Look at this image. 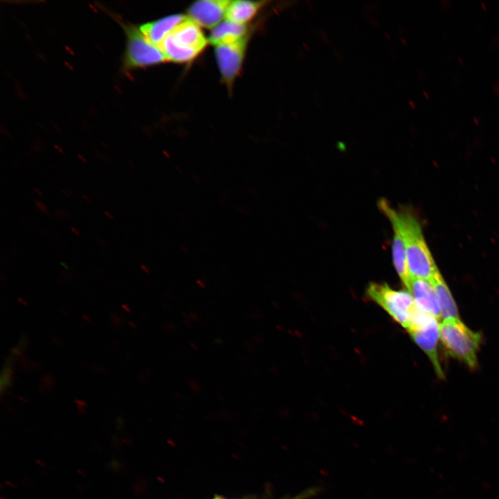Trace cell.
Returning <instances> with one entry per match:
<instances>
[{
  "mask_svg": "<svg viewBox=\"0 0 499 499\" xmlns=\"http://www.w3.org/2000/svg\"><path fill=\"white\" fill-rule=\"evenodd\" d=\"M213 499H226L222 496H215V497Z\"/></svg>",
  "mask_w": 499,
  "mask_h": 499,
  "instance_id": "obj_23",
  "label": "cell"
},
{
  "mask_svg": "<svg viewBox=\"0 0 499 499\" xmlns=\"http://www.w3.org/2000/svg\"><path fill=\"white\" fill-rule=\"evenodd\" d=\"M98 240H99V243H100V245H104V246H105V243H104V242H103V240H102V238H98Z\"/></svg>",
  "mask_w": 499,
  "mask_h": 499,
  "instance_id": "obj_24",
  "label": "cell"
},
{
  "mask_svg": "<svg viewBox=\"0 0 499 499\" xmlns=\"http://www.w3.org/2000/svg\"><path fill=\"white\" fill-rule=\"evenodd\" d=\"M35 203L38 209L43 213L47 214L49 213L47 207L42 202L35 200Z\"/></svg>",
  "mask_w": 499,
  "mask_h": 499,
  "instance_id": "obj_16",
  "label": "cell"
},
{
  "mask_svg": "<svg viewBox=\"0 0 499 499\" xmlns=\"http://www.w3.org/2000/svg\"><path fill=\"white\" fill-rule=\"evenodd\" d=\"M104 213H105V215L107 218H109L110 219H112V220L114 219V217H113L112 214L110 213V212L105 211L104 212Z\"/></svg>",
  "mask_w": 499,
  "mask_h": 499,
  "instance_id": "obj_18",
  "label": "cell"
},
{
  "mask_svg": "<svg viewBox=\"0 0 499 499\" xmlns=\"http://www.w3.org/2000/svg\"><path fill=\"white\" fill-rule=\"evenodd\" d=\"M394 231L392 257L395 270L404 286L408 288L410 276L408 270L405 245L399 229L392 225Z\"/></svg>",
  "mask_w": 499,
  "mask_h": 499,
  "instance_id": "obj_12",
  "label": "cell"
},
{
  "mask_svg": "<svg viewBox=\"0 0 499 499\" xmlns=\"http://www.w3.org/2000/svg\"><path fill=\"white\" fill-rule=\"evenodd\" d=\"M378 205L391 225H396L403 236L410 278L432 283L441 274L426 244L417 218L410 211L392 208L385 199L379 200Z\"/></svg>",
  "mask_w": 499,
  "mask_h": 499,
  "instance_id": "obj_1",
  "label": "cell"
},
{
  "mask_svg": "<svg viewBox=\"0 0 499 499\" xmlns=\"http://www.w3.org/2000/svg\"><path fill=\"white\" fill-rule=\"evenodd\" d=\"M56 213H57V214H58V216H60V218H61V217H63V218H67V211H63V210H58V211H56Z\"/></svg>",
  "mask_w": 499,
  "mask_h": 499,
  "instance_id": "obj_17",
  "label": "cell"
},
{
  "mask_svg": "<svg viewBox=\"0 0 499 499\" xmlns=\"http://www.w3.org/2000/svg\"><path fill=\"white\" fill-rule=\"evenodd\" d=\"M265 3L240 0L230 1L226 10L225 19L245 25L256 16Z\"/></svg>",
  "mask_w": 499,
  "mask_h": 499,
  "instance_id": "obj_13",
  "label": "cell"
},
{
  "mask_svg": "<svg viewBox=\"0 0 499 499\" xmlns=\"http://www.w3.org/2000/svg\"><path fill=\"white\" fill-rule=\"evenodd\" d=\"M168 35L177 46L199 54L209 42L200 26L190 19L188 16Z\"/></svg>",
  "mask_w": 499,
  "mask_h": 499,
  "instance_id": "obj_8",
  "label": "cell"
},
{
  "mask_svg": "<svg viewBox=\"0 0 499 499\" xmlns=\"http://www.w3.org/2000/svg\"><path fill=\"white\" fill-rule=\"evenodd\" d=\"M35 191L40 195L44 196L43 193H42L40 190H38V189L35 188Z\"/></svg>",
  "mask_w": 499,
  "mask_h": 499,
  "instance_id": "obj_21",
  "label": "cell"
},
{
  "mask_svg": "<svg viewBox=\"0 0 499 499\" xmlns=\"http://www.w3.org/2000/svg\"><path fill=\"white\" fill-rule=\"evenodd\" d=\"M122 307H123V308H125V309L126 310V311H128V312H130V309L128 308V306L127 307L125 304H123V305H122Z\"/></svg>",
  "mask_w": 499,
  "mask_h": 499,
  "instance_id": "obj_22",
  "label": "cell"
},
{
  "mask_svg": "<svg viewBox=\"0 0 499 499\" xmlns=\"http://www.w3.org/2000/svg\"><path fill=\"white\" fill-rule=\"evenodd\" d=\"M439 339L449 355L471 368L476 367L480 333L469 329L459 319H444L439 324Z\"/></svg>",
  "mask_w": 499,
  "mask_h": 499,
  "instance_id": "obj_2",
  "label": "cell"
},
{
  "mask_svg": "<svg viewBox=\"0 0 499 499\" xmlns=\"http://www.w3.org/2000/svg\"><path fill=\"white\" fill-rule=\"evenodd\" d=\"M187 16L181 14L169 15L140 25L139 29L153 44L159 46L162 40Z\"/></svg>",
  "mask_w": 499,
  "mask_h": 499,
  "instance_id": "obj_10",
  "label": "cell"
},
{
  "mask_svg": "<svg viewBox=\"0 0 499 499\" xmlns=\"http://www.w3.org/2000/svg\"><path fill=\"white\" fill-rule=\"evenodd\" d=\"M366 292L371 299L405 329L420 309L408 290H394L387 283H371Z\"/></svg>",
  "mask_w": 499,
  "mask_h": 499,
  "instance_id": "obj_4",
  "label": "cell"
},
{
  "mask_svg": "<svg viewBox=\"0 0 499 499\" xmlns=\"http://www.w3.org/2000/svg\"><path fill=\"white\" fill-rule=\"evenodd\" d=\"M438 319L421 309L414 316L406 329L416 344L426 353L439 378L444 373L438 359L437 344L439 338Z\"/></svg>",
  "mask_w": 499,
  "mask_h": 499,
  "instance_id": "obj_5",
  "label": "cell"
},
{
  "mask_svg": "<svg viewBox=\"0 0 499 499\" xmlns=\"http://www.w3.org/2000/svg\"><path fill=\"white\" fill-rule=\"evenodd\" d=\"M71 230L75 234H76V235H78V236H80V232L78 231V230L76 229V228L71 227Z\"/></svg>",
  "mask_w": 499,
  "mask_h": 499,
  "instance_id": "obj_19",
  "label": "cell"
},
{
  "mask_svg": "<svg viewBox=\"0 0 499 499\" xmlns=\"http://www.w3.org/2000/svg\"><path fill=\"white\" fill-rule=\"evenodd\" d=\"M82 198H83V199H85L87 202H91L90 199H89L87 195H82Z\"/></svg>",
  "mask_w": 499,
  "mask_h": 499,
  "instance_id": "obj_20",
  "label": "cell"
},
{
  "mask_svg": "<svg viewBox=\"0 0 499 499\" xmlns=\"http://www.w3.org/2000/svg\"><path fill=\"white\" fill-rule=\"evenodd\" d=\"M436 291L441 312L444 319H459L458 310L452 294L440 274L432 283Z\"/></svg>",
  "mask_w": 499,
  "mask_h": 499,
  "instance_id": "obj_14",
  "label": "cell"
},
{
  "mask_svg": "<svg viewBox=\"0 0 499 499\" xmlns=\"http://www.w3.org/2000/svg\"><path fill=\"white\" fill-rule=\"evenodd\" d=\"M112 17L121 26L126 37L122 63L125 71L155 66L168 61L160 48L151 43L139 26L126 23L115 15Z\"/></svg>",
  "mask_w": 499,
  "mask_h": 499,
  "instance_id": "obj_3",
  "label": "cell"
},
{
  "mask_svg": "<svg viewBox=\"0 0 499 499\" xmlns=\"http://www.w3.org/2000/svg\"><path fill=\"white\" fill-rule=\"evenodd\" d=\"M407 289L421 310L437 319L441 317L436 291L430 282L419 279H411Z\"/></svg>",
  "mask_w": 499,
  "mask_h": 499,
  "instance_id": "obj_9",
  "label": "cell"
},
{
  "mask_svg": "<svg viewBox=\"0 0 499 499\" xmlns=\"http://www.w3.org/2000/svg\"><path fill=\"white\" fill-rule=\"evenodd\" d=\"M318 492L317 488H310L301 492L300 493L290 498L285 499H309L315 496Z\"/></svg>",
  "mask_w": 499,
  "mask_h": 499,
  "instance_id": "obj_15",
  "label": "cell"
},
{
  "mask_svg": "<svg viewBox=\"0 0 499 499\" xmlns=\"http://www.w3.org/2000/svg\"><path fill=\"white\" fill-rule=\"evenodd\" d=\"M229 2L227 0L195 1L188 8V17L200 26L213 29L225 17Z\"/></svg>",
  "mask_w": 499,
  "mask_h": 499,
  "instance_id": "obj_7",
  "label": "cell"
},
{
  "mask_svg": "<svg viewBox=\"0 0 499 499\" xmlns=\"http://www.w3.org/2000/svg\"><path fill=\"white\" fill-rule=\"evenodd\" d=\"M247 39V36L234 43L215 46L216 60L222 80L229 89L242 67Z\"/></svg>",
  "mask_w": 499,
  "mask_h": 499,
  "instance_id": "obj_6",
  "label": "cell"
},
{
  "mask_svg": "<svg viewBox=\"0 0 499 499\" xmlns=\"http://www.w3.org/2000/svg\"><path fill=\"white\" fill-rule=\"evenodd\" d=\"M247 33L245 25L225 19L211 30L208 41L216 46L238 42L247 37Z\"/></svg>",
  "mask_w": 499,
  "mask_h": 499,
  "instance_id": "obj_11",
  "label": "cell"
}]
</instances>
